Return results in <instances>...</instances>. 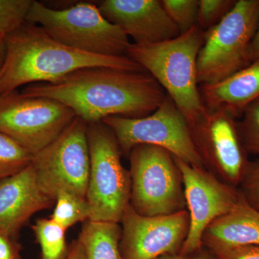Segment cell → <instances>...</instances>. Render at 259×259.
I'll return each mask as SVG.
<instances>
[{"label": "cell", "mask_w": 259, "mask_h": 259, "mask_svg": "<svg viewBox=\"0 0 259 259\" xmlns=\"http://www.w3.org/2000/svg\"><path fill=\"white\" fill-rule=\"evenodd\" d=\"M22 93L54 99L88 124L111 116L140 118L154 112L166 92L146 71L83 68L53 83L27 85Z\"/></svg>", "instance_id": "cell-1"}, {"label": "cell", "mask_w": 259, "mask_h": 259, "mask_svg": "<svg viewBox=\"0 0 259 259\" xmlns=\"http://www.w3.org/2000/svg\"><path fill=\"white\" fill-rule=\"evenodd\" d=\"M5 40L7 56L0 72V95L23 85L55 82L83 68L105 66L144 71L127 56L93 55L66 47L42 27L29 22Z\"/></svg>", "instance_id": "cell-2"}, {"label": "cell", "mask_w": 259, "mask_h": 259, "mask_svg": "<svg viewBox=\"0 0 259 259\" xmlns=\"http://www.w3.org/2000/svg\"><path fill=\"white\" fill-rule=\"evenodd\" d=\"M204 31L197 25L166 41L153 45L131 44L126 56L151 74L165 90L190 131L204 120L208 110L202 101L197 81V60Z\"/></svg>", "instance_id": "cell-3"}, {"label": "cell", "mask_w": 259, "mask_h": 259, "mask_svg": "<svg viewBox=\"0 0 259 259\" xmlns=\"http://www.w3.org/2000/svg\"><path fill=\"white\" fill-rule=\"evenodd\" d=\"M27 22L42 27L66 47L93 55L126 56L131 44L122 29L108 21L93 3L57 10L33 0Z\"/></svg>", "instance_id": "cell-4"}, {"label": "cell", "mask_w": 259, "mask_h": 259, "mask_svg": "<svg viewBox=\"0 0 259 259\" xmlns=\"http://www.w3.org/2000/svg\"><path fill=\"white\" fill-rule=\"evenodd\" d=\"M90 170L86 198L90 221L119 223L130 204L131 179L121 161L120 146L103 122L88 124Z\"/></svg>", "instance_id": "cell-5"}, {"label": "cell", "mask_w": 259, "mask_h": 259, "mask_svg": "<svg viewBox=\"0 0 259 259\" xmlns=\"http://www.w3.org/2000/svg\"><path fill=\"white\" fill-rule=\"evenodd\" d=\"M131 192L130 204L146 217L168 215L185 210L183 179L169 151L139 145L128 156Z\"/></svg>", "instance_id": "cell-6"}, {"label": "cell", "mask_w": 259, "mask_h": 259, "mask_svg": "<svg viewBox=\"0 0 259 259\" xmlns=\"http://www.w3.org/2000/svg\"><path fill=\"white\" fill-rule=\"evenodd\" d=\"M259 23V0H238L212 28L204 32L197 56L199 84L217 82L250 64L248 49Z\"/></svg>", "instance_id": "cell-7"}, {"label": "cell", "mask_w": 259, "mask_h": 259, "mask_svg": "<svg viewBox=\"0 0 259 259\" xmlns=\"http://www.w3.org/2000/svg\"><path fill=\"white\" fill-rule=\"evenodd\" d=\"M115 135L121 152L128 157L139 145L164 148L192 166L204 168L185 117L166 95L158 108L140 118L111 116L102 121Z\"/></svg>", "instance_id": "cell-8"}, {"label": "cell", "mask_w": 259, "mask_h": 259, "mask_svg": "<svg viewBox=\"0 0 259 259\" xmlns=\"http://www.w3.org/2000/svg\"><path fill=\"white\" fill-rule=\"evenodd\" d=\"M31 165L40 190L53 200L62 192L86 198L90 170L88 123L76 117L54 142L32 156Z\"/></svg>", "instance_id": "cell-9"}, {"label": "cell", "mask_w": 259, "mask_h": 259, "mask_svg": "<svg viewBox=\"0 0 259 259\" xmlns=\"http://www.w3.org/2000/svg\"><path fill=\"white\" fill-rule=\"evenodd\" d=\"M76 117L70 107L54 99L17 90L0 95V132L32 156L54 142Z\"/></svg>", "instance_id": "cell-10"}, {"label": "cell", "mask_w": 259, "mask_h": 259, "mask_svg": "<svg viewBox=\"0 0 259 259\" xmlns=\"http://www.w3.org/2000/svg\"><path fill=\"white\" fill-rule=\"evenodd\" d=\"M175 157L183 179L190 229L179 254L190 255L201 250L204 232L218 218L231 212L243 197L241 191L218 180L206 168Z\"/></svg>", "instance_id": "cell-11"}, {"label": "cell", "mask_w": 259, "mask_h": 259, "mask_svg": "<svg viewBox=\"0 0 259 259\" xmlns=\"http://www.w3.org/2000/svg\"><path fill=\"white\" fill-rule=\"evenodd\" d=\"M191 134L204 168L226 185L239 187L250 161L236 119L225 112L208 110Z\"/></svg>", "instance_id": "cell-12"}, {"label": "cell", "mask_w": 259, "mask_h": 259, "mask_svg": "<svg viewBox=\"0 0 259 259\" xmlns=\"http://www.w3.org/2000/svg\"><path fill=\"white\" fill-rule=\"evenodd\" d=\"M120 223L122 259H157L180 251L190 229V214L185 209L168 215L146 217L129 204Z\"/></svg>", "instance_id": "cell-13"}, {"label": "cell", "mask_w": 259, "mask_h": 259, "mask_svg": "<svg viewBox=\"0 0 259 259\" xmlns=\"http://www.w3.org/2000/svg\"><path fill=\"white\" fill-rule=\"evenodd\" d=\"M98 8L108 21L132 37L136 45H153L180 35L161 0H104Z\"/></svg>", "instance_id": "cell-14"}, {"label": "cell", "mask_w": 259, "mask_h": 259, "mask_svg": "<svg viewBox=\"0 0 259 259\" xmlns=\"http://www.w3.org/2000/svg\"><path fill=\"white\" fill-rule=\"evenodd\" d=\"M55 202L40 190L31 164L0 180V231L15 238L34 214Z\"/></svg>", "instance_id": "cell-15"}, {"label": "cell", "mask_w": 259, "mask_h": 259, "mask_svg": "<svg viewBox=\"0 0 259 259\" xmlns=\"http://www.w3.org/2000/svg\"><path fill=\"white\" fill-rule=\"evenodd\" d=\"M199 91L209 111L241 117L250 104L259 100V58L226 79L200 84Z\"/></svg>", "instance_id": "cell-16"}, {"label": "cell", "mask_w": 259, "mask_h": 259, "mask_svg": "<svg viewBox=\"0 0 259 259\" xmlns=\"http://www.w3.org/2000/svg\"><path fill=\"white\" fill-rule=\"evenodd\" d=\"M202 245L207 248L259 245V210L245 202L218 218L204 232Z\"/></svg>", "instance_id": "cell-17"}, {"label": "cell", "mask_w": 259, "mask_h": 259, "mask_svg": "<svg viewBox=\"0 0 259 259\" xmlns=\"http://www.w3.org/2000/svg\"><path fill=\"white\" fill-rule=\"evenodd\" d=\"M121 236L119 223L85 221L79 237L85 259H122Z\"/></svg>", "instance_id": "cell-18"}, {"label": "cell", "mask_w": 259, "mask_h": 259, "mask_svg": "<svg viewBox=\"0 0 259 259\" xmlns=\"http://www.w3.org/2000/svg\"><path fill=\"white\" fill-rule=\"evenodd\" d=\"M32 230L41 248L40 259H66V230L50 219H39Z\"/></svg>", "instance_id": "cell-19"}, {"label": "cell", "mask_w": 259, "mask_h": 259, "mask_svg": "<svg viewBox=\"0 0 259 259\" xmlns=\"http://www.w3.org/2000/svg\"><path fill=\"white\" fill-rule=\"evenodd\" d=\"M91 218V207L87 198L62 192L56 198V207L51 219L66 230Z\"/></svg>", "instance_id": "cell-20"}, {"label": "cell", "mask_w": 259, "mask_h": 259, "mask_svg": "<svg viewBox=\"0 0 259 259\" xmlns=\"http://www.w3.org/2000/svg\"><path fill=\"white\" fill-rule=\"evenodd\" d=\"M32 155L0 132V180L17 175L31 164Z\"/></svg>", "instance_id": "cell-21"}, {"label": "cell", "mask_w": 259, "mask_h": 259, "mask_svg": "<svg viewBox=\"0 0 259 259\" xmlns=\"http://www.w3.org/2000/svg\"><path fill=\"white\" fill-rule=\"evenodd\" d=\"M33 0H0V36L5 37L26 23Z\"/></svg>", "instance_id": "cell-22"}, {"label": "cell", "mask_w": 259, "mask_h": 259, "mask_svg": "<svg viewBox=\"0 0 259 259\" xmlns=\"http://www.w3.org/2000/svg\"><path fill=\"white\" fill-rule=\"evenodd\" d=\"M161 3L180 34L197 25L199 0H161Z\"/></svg>", "instance_id": "cell-23"}, {"label": "cell", "mask_w": 259, "mask_h": 259, "mask_svg": "<svg viewBox=\"0 0 259 259\" xmlns=\"http://www.w3.org/2000/svg\"><path fill=\"white\" fill-rule=\"evenodd\" d=\"M241 117L237 125L245 151L259 155V100L250 104Z\"/></svg>", "instance_id": "cell-24"}, {"label": "cell", "mask_w": 259, "mask_h": 259, "mask_svg": "<svg viewBox=\"0 0 259 259\" xmlns=\"http://www.w3.org/2000/svg\"><path fill=\"white\" fill-rule=\"evenodd\" d=\"M236 0H199L197 25L205 32L212 28L233 8Z\"/></svg>", "instance_id": "cell-25"}, {"label": "cell", "mask_w": 259, "mask_h": 259, "mask_svg": "<svg viewBox=\"0 0 259 259\" xmlns=\"http://www.w3.org/2000/svg\"><path fill=\"white\" fill-rule=\"evenodd\" d=\"M240 187L245 202L259 210V159L249 161Z\"/></svg>", "instance_id": "cell-26"}, {"label": "cell", "mask_w": 259, "mask_h": 259, "mask_svg": "<svg viewBox=\"0 0 259 259\" xmlns=\"http://www.w3.org/2000/svg\"><path fill=\"white\" fill-rule=\"evenodd\" d=\"M217 259H259V245L209 248Z\"/></svg>", "instance_id": "cell-27"}, {"label": "cell", "mask_w": 259, "mask_h": 259, "mask_svg": "<svg viewBox=\"0 0 259 259\" xmlns=\"http://www.w3.org/2000/svg\"><path fill=\"white\" fill-rule=\"evenodd\" d=\"M14 238L0 231V259H19L18 245Z\"/></svg>", "instance_id": "cell-28"}, {"label": "cell", "mask_w": 259, "mask_h": 259, "mask_svg": "<svg viewBox=\"0 0 259 259\" xmlns=\"http://www.w3.org/2000/svg\"><path fill=\"white\" fill-rule=\"evenodd\" d=\"M248 61L253 62L259 58V23L248 49Z\"/></svg>", "instance_id": "cell-29"}, {"label": "cell", "mask_w": 259, "mask_h": 259, "mask_svg": "<svg viewBox=\"0 0 259 259\" xmlns=\"http://www.w3.org/2000/svg\"><path fill=\"white\" fill-rule=\"evenodd\" d=\"M66 259H85L83 246L79 239L73 241L70 245Z\"/></svg>", "instance_id": "cell-30"}, {"label": "cell", "mask_w": 259, "mask_h": 259, "mask_svg": "<svg viewBox=\"0 0 259 259\" xmlns=\"http://www.w3.org/2000/svg\"><path fill=\"white\" fill-rule=\"evenodd\" d=\"M157 259H213L206 255H199L197 256H190V255H182L180 254H167L162 255Z\"/></svg>", "instance_id": "cell-31"}, {"label": "cell", "mask_w": 259, "mask_h": 259, "mask_svg": "<svg viewBox=\"0 0 259 259\" xmlns=\"http://www.w3.org/2000/svg\"><path fill=\"white\" fill-rule=\"evenodd\" d=\"M7 56V45L4 37L0 36V72L4 66Z\"/></svg>", "instance_id": "cell-32"}]
</instances>
